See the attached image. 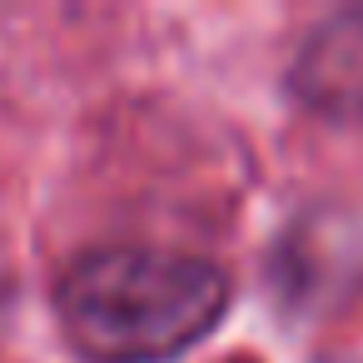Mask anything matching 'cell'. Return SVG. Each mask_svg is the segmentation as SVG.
<instances>
[{
	"mask_svg": "<svg viewBox=\"0 0 363 363\" xmlns=\"http://www.w3.org/2000/svg\"><path fill=\"white\" fill-rule=\"evenodd\" d=\"M229 308V274L184 249L110 244L55 284V318L85 363H169Z\"/></svg>",
	"mask_w": 363,
	"mask_h": 363,
	"instance_id": "obj_1",
	"label": "cell"
},
{
	"mask_svg": "<svg viewBox=\"0 0 363 363\" xmlns=\"http://www.w3.org/2000/svg\"><path fill=\"white\" fill-rule=\"evenodd\" d=\"M294 95L333 120L363 125V11L328 16L294 60Z\"/></svg>",
	"mask_w": 363,
	"mask_h": 363,
	"instance_id": "obj_2",
	"label": "cell"
},
{
	"mask_svg": "<svg viewBox=\"0 0 363 363\" xmlns=\"http://www.w3.org/2000/svg\"><path fill=\"white\" fill-rule=\"evenodd\" d=\"M328 363H333V358H328Z\"/></svg>",
	"mask_w": 363,
	"mask_h": 363,
	"instance_id": "obj_3",
	"label": "cell"
}]
</instances>
